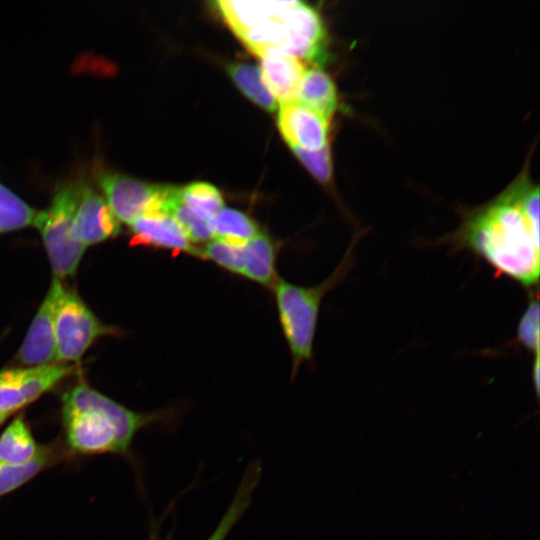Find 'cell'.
<instances>
[{
    "mask_svg": "<svg viewBox=\"0 0 540 540\" xmlns=\"http://www.w3.org/2000/svg\"><path fill=\"white\" fill-rule=\"evenodd\" d=\"M532 376L536 392L539 391V356H535L534 363L532 365Z\"/></svg>",
    "mask_w": 540,
    "mask_h": 540,
    "instance_id": "cell-26",
    "label": "cell"
},
{
    "mask_svg": "<svg viewBox=\"0 0 540 540\" xmlns=\"http://www.w3.org/2000/svg\"><path fill=\"white\" fill-rule=\"evenodd\" d=\"M57 453L52 446H40L37 455L24 463L0 466V497L21 487L51 466Z\"/></svg>",
    "mask_w": 540,
    "mask_h": 540,
    "instance_id": "cell-18",
    "label": "cell"
},
{
    "mask_svg": "<svg viewBox=\"0 0 540 540\" xmlns=\"http://www.w3.org/2000/svg\"><path fill=\"white\" fill-rule=\"evenodd\" d=\"M69 363L0 370V412L13 414L32 403L74 369Z\"/></svg>",
    "mask_w": 540,
    "mask_h": 540,
    "instance_id": "cell-6",
    "label": "cell"
},
{
    "mask_svg": "<svg viewBox=\"0 0 540 540\" xmlns=\"http://www.w3.org/2000/svg\"><path fill=\"white\" fill-rule=\"evenodd\" d=\"M291 148L316 179L323 183L330 180L332 174V162L329 146L319 151H307L295 147Z\"/></svg>",
    "mask_w": 540,
    "mask_h": 540,
    "instance_id": "cell-25",
    "label": "cell"
},
{
    "mask_svg": "<svg viewBox=\"0 0 540 540\" xmlns=\"http://www.w3.org/2000/svg\"><path fill=\"white\" fill-rule=\"evenodd\" d=\"M330 119L292 101L282 103L278 114V127L291 147L319 151L329 146Z\"/></svg>",
    "mask_w": 540,
    "mask_h": 540,
    "instance_id": "cell-8",
    "label": "cell"
},
{
    "mask_svg": "<svg viewBox=\"0 0 540 540\" xmlns=\"http://www.w3.org/2000/svg\"><path fill=\"white\" fill-rule=\"evenodd\" d=\"M40 449L27 423L18 416L0 436V466L21 464L33 459Z\"/></svg>",
    "mask_w": 540,
    "mask_h": 540,
    "instance_id": "cell-17",
    "label": "cell"
},
{
    "mask_svg": "<svg viewBox=\"0 0 540 540\" xmlns=\"http://www.w3.org/2000/svg\"><path fill=\"white\" fill-rule=\"evenodd\" d=\"M242 246L243 244H235L220 239H211L206 244L201 255L212 260L221 267L238 274L241 263Z\"/></svg>",
    "mask_w": 540,
    "mask_h": 540,
    "instance_id": "cell-23",
    "label": "cell"
},
{
    "mask_svg": "<svg viewBox=\"0 0 540 540\" xmlns=\"http://www.w3.org/2000/svg\"><path fill=\"white\" fill-rule=\"evenodd\" d=\"M285 53L314 65L326 57V32L319 13L296 1L288 17V38Z\"/></svg>",
    "mask_w": 540,
    "mask_h": 540,
    "instance_id": "cell-9",
    "label": "cell"
},
{
    "mask_svg": "<svg viewBox=\"0 0 540 540\" xmlns=\"http://www.w3.org/2000/svg\"><path fill=\"white\" fill-rule=\"evenodd\" d=\"M352 246L333 274L314 287H302L277 278L275 299L280 323L290 347L294 368L312 357L313 342L321 300L325 293L347 272L351 264Z\"/></svg>",
    "mask_w": 540,
    "mask_h": 540,
    "instance_id": "cell-3",
    "label": "cell"
},
{
    "mask_svg": "<svg viewBox=\"0 0 540 540\" xmlns=\"http://www.w3.org/2000/svg\"><path fill=\"white\" fill-rule=\"evenodd\" d=\"M132 243L146 244L160 248L201 256L186 236L176 220L166 213H146L130 225Z\"/></svg>",
    "mask_w": 540,
    "mask_h": 540,
    "instance_id": "cell-12",
    "label": "cell"
},
{
    "mask_svg": "<svg viewBox=\"0 0 540 540\" xmlns=\"http://www.w3.org/2000/svg\"><path fill=\"white\" fill-rule=\"evenodd\" d=\"M448 241L481 256L497 272L530 288L540 273L539 189L524 171L469 215Z\"/></svg>",
    "mask_w": 540,
    "mask_h": 540,
    "instance_id": "cell-1",
    "label": "cell"
},
{
    "mask_svg": "<svg viewBox=\"0 0 540 540\" xmlns=\"http://www.w3.org/2000/svg\"><path fill=\"white\" fill-rule=\"evenodd\" d=\"M258 233L255 222L241 211L224 207L213 218V239L244 244Z\"/></svg>",
    "mask_w": 540,
    "mask_h": 540,
    "instance_id": "cell-19",
    "label": "cell"
},
{
    "mask_svg": "<svg viewBox=\"0 0 540 540\" xmlns=\"http://www.w3.org/2000/svg\"><path fill=\"white\" fill-rule=\"evenodd\" d=\"M296 102L331 119L338 107V95L330 76L319 67L305 69Z\"/></svg>",
    "mask_w": 540,
    "mask_h": 540,
    "instance_id": "cell-14",
    "label": "cell"
},
{
    "mask_svg": "<svg viewBox=\"0 0 540 540\" xmlns=\"http://www.w3.org/2000/svg\"><path fill=\"white\" fill-rule=\"evenodd\" d=\"M262 474L261 463H251L237 486L236 492L214 531L206 540H226L236 524L242 519L253 499Z\"/></svg>",
    "mask_w": 540,
    "mask_h": 540,
    "instance_id": "cell-16",
    "label": "cell"
},
{
    "mask_svg": "<svg viewBox=\"0 0 540 540\" xmlns=\"http://www.w3.org/2000/svg\"><path fill=\"white\" fill-rule=\"evenodd\" d=\"M75 229L85 248L115 237L120 231V222L105 198L86 184H79Z\"/></svg>",
    "mask_w": 540,
    "mask_h": 540,
    "instance_id": "cell-10",
    "label": "cell"
},
{
    "mask_svg": "<svg viewBox=\"0 0 540 540\" xmlns=\"http://www.w3.org/2000/svg\"><path fill=\"white\" fill-rule=\"evenodd\" d=\"M168 416L132 411L84 383L62 398L66 443L79 454L125 453L141 429Z\"/></svg>",
    "mask_w": 540,
    "mask_h": 540,
    "instance_id": "cell-2",
    "label": "cell"
},
{
    "mask_svg": "<svg viewBox=\"0 0 540 540\" xmlns=\"http://www.w3.org/2000/svg\"><path fill=\"white\" fill-rule=\"evenodd\" d=\"M79 184L68 182L56 190L48 209L38 211L34 225L39 230L54 277L73 276L85 252L75 229Z\"/></svg>",
    "mask_w": 540,
    "mask_h": 540,
    "instance_id": "cell-4",
    "label": "cell"
},
{
    "mask_svg": "<svg viewBox=\"0 0 540 540\" xmlns=\"http://www.w3.org/2000/svg\"><path fill=\"white\" fill-rule=\"evenodd\" d=\"M54 301L55 290L51 283L18 352L19 361L28 367L57 363Z\"/></svg>",
    "mask_w": 540,
    "mask_h": 540,
    "instance_id": "cell-11",
    "label": "cell"
},
{
    "mask_svg": "<svg viewBox=\"0 0 540 540\" xmlns=\"http://www.w3.org/2000/svg\"><path fill=\"white\" fill-rule=\"evenodd\" d=\"M12 414L0 412V426L11 416Z\"/></svg>",
    "mask_w": 540,
    "mask_h": 540,
    "instance_id": "cell-27",
    "label": "cell"
},
{
    "mask_svg": "<svg viewBox=\"0 0 540 540\" xmlns=\"http://www.w3.org/2000/svg\"><path fill=\"white\" fill-rule=\"evenodd\" d=\"M149 540H159V535L156 529H152L150 532Z\"/></svg>",
    "mask_w": 540,
    "mask_h": 540,
    "instance_id": "cell-28",
    "label": "cell"
},
{
    "mask_svg": "<svg viewBox=\"0 0 540 540\" xmlns=\"http://www.w3.org/2000/svg\"><path fill=\"white\" fill-rule=\"evenodd\" d=\"M275 246L263 233H258L242 246L238 274L263 285L275 283Z\"/></svg>",
    "mask_w": 540,
    "mask_h": 540,
    "instance_id": "cell-15",
    "label": "cell"
},
{
    "mask_svg": "<svg viewBox=\"0 0 540 540\" xmlns=\"http://www.w3.org/2000/svg\"><path fill=\"white\" fill-rule=\"evenodd\" d=\"M98 180L112 212L128 225L147 211L158 189V185L119 172H101Z\"/></svg>",
    "mask_w": 540,
    "mask_h": 540,
    "instance_id": "cell-7",
    "label": "cell"
},
{
    "mask_svg": "<svg viewBox=\"0 0 540 540\" xmlns=\"http://www.w3.org/2000/svg\"><path fill=\"white\" fill-rule=\"evenodd\" d=\"M228 73L247 97L268 111L276 110L277 102L263 83L258 66L248 63L231 64Z\"/></svg>",
    "mask_w": 540,
    "mask_h": 540,
    "instance_id": "cell-20",
    "label": "cell"
},
{
    "mask_svg": "<svg viewBox=\"0 0 540 540\" xmlns=\"http://www.w3.org/2000/svg\"><path fill=\"white\" fill-rule=\"evenodd\" d=\"M518 341L535 356H539V301L532 298L525 309L517 329Z\"/></svg>",
    "mask_w": 540,
    "mask_h": 540,
    "instance_id": "cell-24",
    "label": "cell"
},
{
    "mask_svg": "<svg viewBox=\"0 0 540 540\" xmlns=\"http://www.w3.org/2000/svg\"><path fill=\"white\" fill-rule=\"evenodd\" d=\"M263 83L281 104L296 101L297 91L305 66L300 60L286 53H270L262 58Z\"/></svg>",
    "mask_w": 540,
    "mask_h": 540,
    "instance_id": "cell-13",
    "label": "cell"
},
{
    "mask_svg": "<svg viewBox=\"0 0 540 540\" xmlns=\"http://www.w3.org/2000/svg\"><path fill=\"white\" fill-rule=\"evenodd\" d=\"M51 283L55 290L56 362L79 361L97 338L115 331L99 321L76 291L55 277Z\"/></svg>",
    "mask_w": 540,
    "mask_h": 540,
    "instance_id": "cell-5",
    "label": "cell"
},
{
    "mask_svg": "<svg viewBox=\"0 0 540 540\" xmlns=\"http://www.w3.org/2000/svg\"><path fill=\"white\" fill-rule=\"evenodd\" d=\"M180 199L193 212L209 220L224 208L219 190L205 182L191 183L179 188Z\"/></svg>",
    "mask_w": 540,
    "mask_h": 540,
    "instance_id": "cell-21",
    "label": "cell"
},
{
    "mask_svg": "<svg viewBox=\"0 0 540 540\" xmlns=\"http://www.w3.org/2000/svg\"><path fill=\"white\" fill-rule=\"evenodd\" d=\"M38 211L6 186L0 184V232H9L34 223Z\"/></svg>",
    "mask_w": 540,
    "mask_h": 540,
    "instance_id": "cell-22",
    "label": "cell"
}]
</instances>
